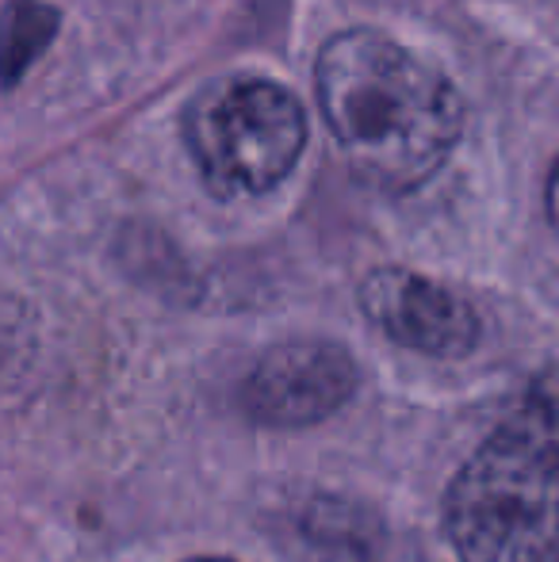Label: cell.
<instances>
[{
    "label": "cell",
    "instance_id": "52a82bcc",
    "mask_svg": "<svg viewBox=\"0 0 559 562\" xmlns=\"http://www.w3.org/2000/svg\"><path fill=\"white\" fill-rule=\"evenodd\" d=\"M545 203H548V218H552V229H556V237H559V154H556V161H552V172H548Z\"/></svg>",
    "mask_w": 559,
    "mask_h": 562
},
{
    "label": "cell",
    "instance_id": "8992f818",
    "mask_svg": "<svg viewBox=\"0 0 559 562\" xmlns=\"http://www.w3.org/2000/svg\"><path fill=\"white\" fill-rule=\"evenodd\" d=\"M62 12L51 0H8L0 8V89H15L58 38Z\"/></svg>",
    "mask_w": 559,
    "mask_h": 562
},
{
    "label": "cell",
    "instance_id": "ba28073f",
    "mask_svg": "<svg viewBox=\"0 0 559 562\" xmlns=\"http://www.w3.org/2000/svg\"><path fill=\"white\" fill-rule=\"evenodd\" d=\"M185 562H234V559H185Z\"/></svg>",
    "mask_w": 559,
    "mask_h": 562
},
{
    "label": "cell",
    "instance_id": "6da1fadb",
    "mask_svg": "<svg viewBox=\"0 0 559 562\" xmlns=\"http://www.w3.org/2000/svg\"><path fill=\"white\" fill-rule=\"evenodd\" d=\"M314 97L349 169L391 195L429 184L463 138L456 85L372 27L337 31L322 43Z\"/></svg>",
    "mask_w": 559,
    "mask_h": 562
},
{
    "label": "cell",
    "instance_id": "7a4b0ae2",
    "mask_svg": "<svg viewBox=\"0 0 559 562\" xmlns=\"http://www.w3.org/2000/svg\"><path fill=\"white\" fill-rule=\"evenodd\" d=\"M460 562H559V368L510 406L445 494Z\"/></svg>",
    "mask_w": 559,
    "mask_h": 562
},
{
    "label": "cell",
    "instance_id": "5b68a950",
    "mask_svg": "<svg viewBox=\"0 0 559 562\" xmlns=\"http://www.w3.org/2000/svg\"><path fill=\"white\" fill-rule=\"evenodd\" d=\"M357 303L383 337L433 360H460L483 337L476 306L414 268H372L360 280Z\"/></svg>",
    "mask_w": 559,
    "mask_h": 562
},
{
    "label": "cell",
    "instance_id": "3957f363",
    "mask_svg": "<svg viewBox=\"0 0 559 562\" xmlns=\"http://www.w3.org/2000/svg\"><path fill=\"white\" fill-rule=\"evenodd\" d=\"M185 142L219 200H257L303 157L306 112L295 92L269 77H223L188 100Z\"/></svg>",
    "mask_w": 559,
    "mask_h": 562
},
{
    "label": "cell",
    "instance_id": "277c9868",
    "mask_svg": "<svg viewBox=\"0 0 559 562\" xmlns=\"http://www.w3.org/2000/svg\"><path fill=\"white\" fill-rule=\"evenodd\" d=\"M357 386V360L337 340H283L249 368L242 406L265 429H306L334 417Z\"/></svg>",
    "mask_w": 559,
    "mask_h": 562
}]
</instances>
